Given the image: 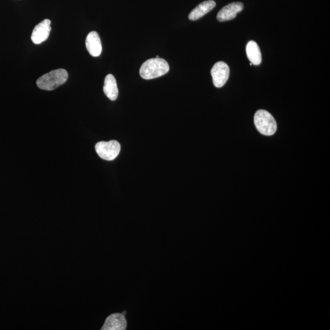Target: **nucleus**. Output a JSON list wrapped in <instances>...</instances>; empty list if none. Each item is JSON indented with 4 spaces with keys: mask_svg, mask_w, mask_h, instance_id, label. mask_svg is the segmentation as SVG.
<instances>
[{
    "mask_svg": "<svg viewBox=\"0 0 330 330\" xmlns=\"http://www.w3.org/2000/svg\"><path fill=\"white\" fill-rule=\"evenodd\" d=\"M243 9V3L234 2L225 6L219 11L217 14V20L219 22H225L233 20L236 18L238 13Z\"/></svg>",
    "mask_w": 330,
    "mask_h": 330,
    "instance_id": "obj_8",
    "label": "nucleus"
},
{
    "mask_svg": "<svg viewBox=\"0 0 330 330\" xmlns=\"http://www.w3.org/2000/svg\"><path fill=\"white\" fill-rule=\"evenodd\" d=\"M86 47L92 56L97 57L101 55L102 47L99 34L96 31H91L88 34L86 39Z\"/></svg>",
    "mask_w": 330,
    "mask_h": 330,
    "instance_id": "obj_9",
    "label": "nucleus"
},
{
    "mask_svg": "<svg viewBox=\"0 0 330 330\" xmlns=\"http://www.w3.org/2000/svg\"><path fill=\"white\" fill-rule=\"evenodd\" d=\"M229 66L223 61L215 63L211 70V75L215 87L221 88L226 84L230 77Z\"/></svg>",
    "mask_w": 330,
    "mask_h": 330,
    "instance_id": "obj_5",
    "label": "nucleus"
},
{
    "mask_svg": "<svg viewBox=\"0 0 330 330\" xmlns=\"http://www.w3.org/2000/svg\"><path fill=\"white\" fill-rule=\"evenodd\" d=\"M104 92L109 99L112 101L117 99L119 91L115 77L112 74H109L105 78Z\"/></svg>",
    "mask_w": 330,
    "mask_h": 330,
    "instance_id": "obj_11",
    "label": "nucleus"
},
{
    "mask_svg": "<svg viewBox=\"0 0 330 330\" xmlns=\"http://www.w3.org/2000/svg\"><path fill=\"white\" fill-rule=\"evenodd\" d=\"M97 154L102 159L107 161L115 160L120 151V145L116 140L98 142L95 147Z\"/></svg>",
    "mask_w": 330,
    "mask_h": 330,
    "instance_id": "obj_4",
    "label": "nucleus"
},
{
    "mask_svg": "<svg viewBox=\"0 0 330 330\" xmlns=\"http://www.w3.org/2000/svg\"><path fill=\"white\" fill-rule=\"evenodd\" d=\"M127 325L128 323L125 314L114 313L107 317L101 329L125 330Z\"/></svg>",
    "mask_w": 330,
    "mask_h": 330,
    "instance_id": "obj_7",
    "label": "nucleus"
},
{
    "mask_svg": "<svg viewBox=\"0 0 330 330\" xmlns=\"http://www.w3.org/2000/svg\"><path fill=\"white\" fill-rule=\"evenodd\" d=\"M254 122L257 130L262 135L271 136L277 131V125L274 117L265 110H258L254 117Z\"/></svg>",
    "mask_w": 330,
    "mask_h": 330,
    "instance_id": "obj_3",
    "label": "nucleus"
},
{
    "mask_svg": "<svg viewBox=\"0 0 330 330\" xmlns=\"http://www.w3.org/2000/svg\"><path fill=\"white\" fill-rule=\"evenodd\" d=\"M51 21L45 19L34 27L31 39L35 44H40L48 39L52 28Z\"/></svg>",
    "mask_w": 330,
    "mask_h": 330,
    "instance_id": "obj_6",
    "label": "nucleus"
},
{
    "mask_svg": "<svg viewBox=\"0 0 330 330\" xmlns=\"http://www.w3.org/2000/svg\"><path fill=\"white\" fill-rule=\"evenodd\" d=\"M68 79V72L65 69H59L41 76L37 79L36 85L41 90L52 91L65 84Z\"/></svg>",
    "mask_w": 330,
    "mask_h": 330,
    "instance_id": "obj_2",
    "label": "nucleus"
},
{
    "mask_svg": "<svg viewBox=\"0 0 330 330\" xmlns=\"http://www.w3.org/2000/svg\"><path fill=\"white\" fill-rule=\"evenodd\" d=\"M170 66L162 58H151L146 61L141 66L139 74L145 80H151L161 77L169 72Z\"/></svg>",
    "mask_w": 330,
    "mask_h": 330,
    "instance_id": "obj_1",
    "label": "nucleus"
},
{
    "mask_svg": "<svg viewBox=\"0 0 330 330\" xmlns=\"http://www.w3.org/2000/svg\"><path fill=\"white\" fill-rule=\"evenodd\" d=\"M248 58L253 65L258 66L262 61V55L259 47L255 41L251 40L248 43L246 47Z\"/></svg>",
    "mask_w": 330,
    "mask_h": 330,
    "instance_id": "obj_12",
    "label": "nucleus"
},
{
    "mask_svg": "<svg viewBox=\"0 0 330 330\" xmlns=\"http://www.w3.org/2000/svg\"><path fill=\"white\" fill-rule=\"evenodd\" d=\"M216 6V3L213 0L203 2L190 12L189 18L190 20H197L204 16L208 12L213 9Z\"/></svg>",
    "mask_w": 330,
    "mask_h": 330,
    "instance_id": "obj_10",
    "label": "nucleus"
}]
</instances>
